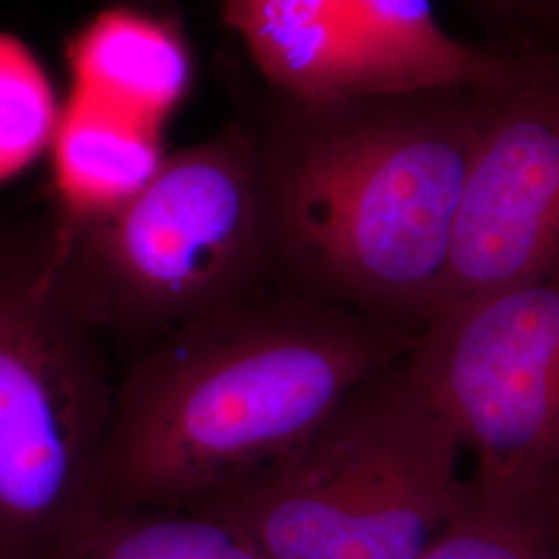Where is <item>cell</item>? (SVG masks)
Wrapping results in <instances>:
<instances>
[{"mask_svg": "<svg viewBox=\"0 0 559 559\" xmlns=\"http://www.w3.org/2000/svg\"><path fill=\"white\" fill-rule=\"evenodd\" d=\"M496 87L332 100L270 90L242 120L260 150L274 280L420 332L440 309Z\"/></svg>", "mask_w": 559, "mask_h": 559, "instance_id": "1", "label": "cell"}, {"mask_svg": "<svg viewBox=\"0 0 559 559\" xmlns=\"http://www.w3.org/2000/svg\"><path fill=\"white\" fill-rule=\"evenodd\" d=\"M417 334L278 280L168 332L117 380L98 510L189 508L272 464Z\"/></svg>", "mask_w": 559, "mask_h": 559, "instance_id": "2", "label": "cell"}, {"mask_svg": "<svg viewBox=\"0 0 559 559\" xmlns=\"http://www.w3.org/2000/svg\"><path fill=\"white\" fill-rule=\"evenodd\" d=\"M62 282L133 355L274 280L258 141L245 120L164 156L124 200L52 216Z\"/></svg>", "mask_w": 559, "mask_h": 559, "instance_id": "3", "label": "cell"}, {"mask_svg": "<svg viewBox=\"0 0 559 559\" xmlns=\"http://www.w3.org/2000/svg\"><path fill=\"white\" fill-rule=\"evenodd\" d=\"M404 359L295 450L189 508L239 524L270 559H420L468 487L456 429Z\"/></svg>", "mask_w": 559, "mask_h": 559, "instance_id": "4", "label": "cell"}, {"mask_svg": "<svg viewBox=\"0 0 559 559\" xmlns=\"http://www.w3.org/2000/svg\"><path fill=\"white\" fill-rule=\"evenodd\" d=\"M117 380L71 299L52 218L0 226V559H62L98 512Z\"/></svg>", "mask_w": 559, "mask_h": 559, "instance_id": "5", "label": "cell"}, {"mask_svg": "<svg viewBox=\"0 0 559 559\" xmlns=\"http://www.w3.org/2000/svg\"><path fill=\"white\" fill-rule=\"evenodd\" d=\"M404 362L473 456L471 491L559 519V272L443 305Z\"/></svg>", "mask_w": 559, "mask_h": 559, "instance_id": "6", "label": "cell"}, {"mask_svg": "<svg viewBox=\"0 0 559 559\" xmlns=\"http://www.w3.org/2000/svg\"><path fill=\"white\" fill-rule=\"evenodd\" d=\"M270 90L299 100L438 85H501L526 52H498L445 32L431 0H221Z\"/></svg>", "mask_w": 559, "mask_h": 559, "instance_id": "7", "label": "cell"}, {"mask_svg": "<svg viewBox=\"0 0 559 559\" xmlns=\"http://www.w3.org/2000/svg\"><path fill=\"white\" fill-rule=\"evenodd\" d=\"M559 272V57L496 87L468 168L441 305Z\"/></svg>", "mask_w": 559, "mask_h": 559, "instance_id": "8", "label": "cell"}, {"mask_svg": "<svg viewBox=\"0 0 559 559\" xmlns=\"http://www.w3.org/2000/svg\"><path fill=\"white\" fill-rule=\"evenodd\" d=\"M62 559H270L239 524L193 508L98 510Z\"/></svg>", "mask_w": 559, "mask_h": 559, "instance_id": "9", "label": "cell"}, {"mask_svg": "<svg viewBox=\"0 0 559 559\" xmlns=\"http://www.w3.org/2000/svg\"><path fill=\"white\" fill-rule=\"evenodd\" d=\"M75 64L81 78L117 98L147 108H168L189 81V57L160 23L115 15L81 38Z\"/></svg>", "mask_w": 559, "mask_h": 559, "instance_id": "10", "label": "cell"}, {"mask_svg": "<svg viewBox=\"0 0 559 559\" xmlns=\"http://www.w3.org/2000/svg\"><path fill=\"white\" fill-rule=\"evenodd\" d=\"M162 160L156 141L143 131L110 119L73 117L60 127L55 145L59 210L83 212L124 200Z\"/></svg>", "mask_w": 559, "mask_h": 559, "instance_id": "11", "label": "cell"}, {"mask_svg": "<svg viewBox=\"0 0 559 559\" xmlns=\"http://www.w3.org/2000/svg\"><path fill=\"white\" fill-rule=\"evenodd\" d=\"M420 559H559V519L468 487L459 512Z\"/></svg>", "mask_w": 559, "mask_h": 559, "instance_id": "12", "label": "cell"}, {"mask_svg": "<svg viewBox=\"0 0 559 559\" xmlns=\"http://www.w3.org/2000/svg\"><path fill=\"white\" fill-rule=\"evenodd\" d=\"M52 104L36 67L0 40V175L29 160L52 133Z\"/></svg>", "mask_w": 559, "mask_h": 559, "instance_id": "13", "label": "cell"}, {"mask_svg": "<svg viewBox=\"0 0 559 559\" xmlns=\"http://www.w3.org/2000/svg\"><path fill=\"white\" fill-rule=\"evenodd\" d=\"M524 23L539 27L540 44L533 52L559 57V0H533Z\"/></svg>", "mask_w": 559, "mask_h": 559, "instance_id": "14", "label": "cell"}, {"mask_svg": "<svg viewBox=\"0 0 559 559\" xmlns=\"http://www.w3.org/2000/svg\"><path fill=\"white\" fill-rule=\"evenodd\" d=\"M480 13L503 25H524L533 0H471Z\"/></svg>", "mask_w": 559, "mask_h": 559, "instance_id": "15", "label": "cell"}]
</instances>
